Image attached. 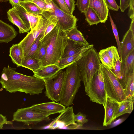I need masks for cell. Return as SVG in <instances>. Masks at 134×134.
<instances>
[{
	"label": "cell",
	"instance_id": "cell-15",
	"mask_svg": "<svg viewBox=\"0 0 134 134\" xmlns=\"http://www.w3.org/2000/svg\"><path fill=\"white\" fill-rule=\"evenodd\" d=\"M89 7L96 13L101 23H105L107 20L108 9L104 0H90Z\"/></svg>",
	"mask_w": 134,
	"mask_h": 134
},
{
	"label": "cell",
	"instance_id": "cell-7",
	"mask_svg": "<svg viewBox=\"0 0 134 134\" xmlns=\"http://www.w3.org/2000/svg\"><path fill=\"white\" fill-rule=\"evenodd\" d=\"M65 76V71L61 70L56 74L48 78L43 79L46 89V97L52 101H60Z\"/></svg>",
	"mask_w": 134,
	"mask_h": 134
},
{
	"label": "cell",
	"instance_id": "cell-49",
	"mask_svg": "<svg viewBox=\"0 0 134 134\" xmlns=\"http://www.w3.org/2000/svg\"><path fill=\"white\" fill-rule=\"evenodd\" d=\"M20 2H32V0H19Z\"/></svg>",
	"mask_w": 134,
	"mask_h": 134
},
{
	"label": "cell",
	"instance_id": "cell-24",
	"mask_svg": "<svg viewBox=\"0 0 134 134\" xmlns=\"http://www.w3.org/2000/svg\"><path fill=\"white\" fill-rule=\"evenodd\" d=\"M67 42V44L64 51L62 59L74 55L79 52L85 46L78 43L68 38Z\"/></svg>",
	"mask_w": 134,
	"mask_h": 134
},
{
	"label": "cell",
	"instance_id": "cell-25",
	"mask_svg": "<svg viewBox=\"0 0 134 134\" xmlns=\"http://www.w3.org/2000/svg\"><path fill=\"white\" fill-rule=\"evenodd\" d=\"M21 66L29 69L34 73L40 68L41 65L38 60L32 57H24Z\"/></svg>",
	"mask_w": 134,
	"mask_h": 134
},
{
	"label": "cell",
	"instance_id": "cell-39",
	"mask_svg": "<svg viewBox=\"0 0 134 134\" xmlns=\"http://www.w3.org/2000/svg\"><path fill=\"white\" fill-rule=\"evenodd\" d=\"M57 6L64 12L72 15L65 4L64 0H52Z\"/></svg>",
	"mask_w": 134,
	"mask_h": 134
},
{
	"label": "cell",
	"instance_id": "cell-22",
	"mask_svg": "<svg viewBox=\"0 0 134 134\" xmlns=\"http://www.w3.org/2000/svg\"><path fill=\"white\" fill-rule=\"evenodd\" d=\"M134 100L125 99L119 102V105L113 118V121L119 116L126 113L130 114L133 109Z\"/></svg>",
	"mask_w": 134,
	"mask_h": 134
},
{
	"label": "cell",
	"instance_id": "cell-26",
	"mask_svg": "<svg viewBox=\"0 0 134 134\" xmlns=\"http://www.w3.org/2000/svg\"><path fill=\"white\" fill-rule=\"evenodd\" d=\"M85 20L90 26L97 24L101 23L100 20L95 12L91 8L89 7L84 14Z\"/></svg>",
	"mask_w": 134,
	"mask_h": 134
},
{
	"label": "cell",
	"instance_id": "cell-41",
	"mask_svg": "<svg viewBox=\"0 0 134 134\" xmlns=\"http://www.w3.org/2000/svg\"><path fill=\"white\" fill-rule=\"evenodd\" d=\"M108 8L114 11H117L119 6L117 4L115 0H104Z\"/></svg>",
	"mask_w": 134,
	"mask_h": 134
},
{
	"label": "cell",
	"instance_id": "cell-30",
	"mask_svg": "<svg viewBox=\"0 0 134 134\" xmlns=\"http://www.w3.org/2000/svg\"><path fill=\"white\" fill-rule=\"evenodd\" d=\"M20 5L29 13L41 14L43 11L32 2H20Z\"/></svg>",
	"mask_w": 134,
	"mask_h": 134
},
{
	"label": "cell",
	"instance_id": "cell-48",
	"mask_svg": "<svg viewBox=\"0 0 134 134\" xmlns=\"http://www.w3.org/2000/svg\"><path fill=\"white\" fill-rule=\"evenodd\" d=\"M131 20L129 29L134 34V18Z\"/></svg>",
	"mask_w": 134,
	"mask_h": 134
},
{
	"label": "cell",
	"instance_id": "cell-27",
	"mask_svg": "<svg viewBox=\"0 0 134 134\" xmlns=\"http://www.w3.org/2000/svg\"><path fill=\"white\" fill-rule=\"evenodd\" d=\"M98 54L102 64L111 70L114 68L113 62L109 56L106 48L100 50Z\"/></svg>",
	"mask_w": 134,
	"mask_h": 134
},
{
	"label": "cell",
	"instance_id": "cell-44",
	"mask_svg": "<svg viewBox=\"0 0 134 134\" xmlns=\"http://www.w3.org/2000/svg\"><path fill=\"white\" fill-rule=\"evenodd\" d=\"M4 124H13L12 121H8L7 120L6 117L0 114V129H3V125Z\"/></svg>",
	"mask_w": 134,
	"mask_h": 134
},
{
	"label": "cell",
	"instance_id": "cell-3",
	"mask_svg": "<svg viewBox=\"0 0 134 134\" xmlns=\"http://www.w3.org/2000/svg\"><path fill=\"white\" fill-rule=\"evenodd\" d=\"M60 103L66 107L73 104L81 81L80 71L75 63L66 68Z\"/></svg>",
	"mask_w": 134,
	"mask_h": 134
},
{
	"label": "cell",
	"instance_id": "cell-42",
	"mask_svg": "<svg viewBox=\"0 0 134 134\" xmlns=\"http://www.w3.org/2000/svg\"><path fill=\"white\" fill-rule=\"evenodd\" d=\"M65 3L72 15L75 10L76 4L74 0H64Z\"/></svg>",
	"mask_w": 134,
	"mask_h": 134
},
{
	"label": "cell",
	"instance_id": "cell-21",
	"mask_svg": "<svg viewBox=\"0 0 134 134\" xmlns=\"http://www.w3.org/2000/svg\"><path fill=\"white\" fill-rule=\"evenodd\" d=\"M9 56L17 67L21 66L24 57L23 49L19 43L13 44L10 48Z\"/></svg>",
	"mask_w": 134,
	"mask_h": 134
},
{
	"label": "cell",
	"instance_id": "cell-45",
	"mask_svg": "<svg viewBox=\"0 0 134 134\" xmlns=\"http://www.w3.org/2000/svg\"><path fill=\"white\" fill-rule=\"evenodd\" d=\"M130 0H120L119 8L121 11L123 12L129 7Z\"/></svg>",
	"mask_w": 134,
	"mask_h": 134
},
{
	"label": "cell",
	"instance_id": "cell-9",
	"mask_svg": "<svg viewBox=\"0 0 134 134\" xmlns=\"http://www.w3.org/2000/svg\"><path fill=\"white\" fill-rule=\"evenodd\" d=\"M50 120L48 116L31 108L30 107L18 109L13 114L12 121L22 122L27 125H35Z\"/></svg>",
	"mask_w": 134,
	"mask_h": 134
},
{
	"label": "cell",
	"instance_id": "cell-20",
	"mask_svg": "<svg viewBox=\"0 0 134 134\" xmlns=\"http://www.w3.org/2000/svg\"><path fill=\"white\" fill-rule=\"evenodd\" d=\"M60 70L58 65L56 64L41 66L36 72L33 73L34 75L43 79L53 76Z\"/></svg>",
	"mask_w": 134,
	"mask_h": 134
},
{
	"label": "cell",
	"instance_id": "cell-4",
	"mask_svg": "<svg viewBox=\"0 0 134 134\" xmlns=\"http://www.w3.org/2000/svg\"><path fill=\"white\" fill-rule=\"evenodd\" d=\"M79 68L86 92L89 87L93 76L100 68L102 64L98 53L94 48L87 50L82 57L75 63Z\"/></svg>",
	"mask_w": 134,
	"mask_h": 134
},
{
	"label": "cell",
	"instance_id": "cell-11",
	"mask_svg": "<svg viewBox=\"0 0 134 134\" xmlns=\"http://www.w3.org/2000/svg\"><path fill=\"white\" fill-rule=\"evenodd\" d=\"M42 16L34 29L18 43L21 46L24 55L40 34L44 31L51 20L52 15H49L43 11Z\"/></svg>",
	"mask_w": 134,
	"mask_h": 134
},
{
	"label": "cell",
	"instance_id": "cell-40",
	"mask_svg": "<svg viewBox=\"0 0 134 134\" xmlns=\"http://www.w3.org/2000/svg\"><path fill=\"white\" fill-rule=\"evenodd\" d=\"M32 2L36 4L43 11L50 12L48 6L44 0H32Z\"/></svg>",
	"mask_w": 134,
	"mask_h": 134
},
{
	"label": "cell",
	"instance_id": "cell-8",
	"mask_svg": "<svg viewBox=\"0 0 134 134\" xmlns=\"http://www.w3.org/2000/svg\"><path fill=\"white\" fill-rule=\"evenodd\" d=\"M50 12L45 11L49 15L55 16L58 19L56 26L65 31L76 26L78 19L75 16L68 14L59 8L52 0H44Z\"/></svg>",
	"mask_w": 134,
	"mask_h": 134
},
{
	"label": "cell",
	"instance_id": "cell-10",
	"mask_svg": "<svg viewBox=\"0 0 134 134\" xmlns=\"http://www.w3.org/2000/svg\"><path fill=\"white\" fill-rule=\"evenodd\" d=\"M74 114L72 106L67 107L45 128L50 129H77L82 125H79L74 121Z\"/></svg>",
	"mask_w": 134,
	"mask_h": 134
},
{
	"label": "cell",
	"instance_id": "cell-1",
	"mask_svg": "<svg viewBox=\"0 0 134 134\" xmlns=\"http://www.w3.org/2000/svg\"><path fill=\"white\" fill-rule=\"evenodd\" d=\"M16 69L9 65L3 68L0 79L2 88L10 93L18 92L32 95L42 93L44 87L43 79L18 73Z\"/></svg>",
	"mask_w": 134,
	"mask_h": 134
},
{
	"label": "cell",
	"instance_id": "cell-18",
	"mask_svg": "<svg viewBox=\"0 0 134 134\" xmlns=\"http://www.w3.org/2000/svg\"><path fill=\"white\" fill-rule=\"evenodd\" d=\"M121 62V80L134 73V49Z\"/></svg>",
	"mask_w": 134,
	"mask_h": 134
},
{
	"label": "cell",
	"instance_id": "cell-23",
	"mask_svg": "<svg viewBox=\"0 0 134 134\" xmlns=\"http://www.w3.org/2000/svg\"><path fill=\"white\" fill-rule=\"evenodd\" d=\"M65 32L68 39L83 45L89 44L76 26L65 31Z\"/></svg>",
	"mask_w": 134,
	"mask_h": 134
},
{
	"label": "cell",
	"instance_id": "cell-47",
	"mask_svg": "<svg viewBox=\"0 0 134 134\" xmlns=\"http://www.w3.org/2000/svg\"><path fill=\"white\" fill-rule=\"evenodd\" d=\"M124 121L123 119H119L115 121L113 124L112 127H113L120 124Z\"/></svg>",
	"mask_w": 134,
	"mask_h": 134
},
{
	"label": "cell",
	"instance_id": "cell-50",
	"mask_svg": "<svg viewBox=\"0 0 134 134\" xmlns=\"http://www.w3.org/2000/svg\"><path fill=\"white\" fill-rule=\"evenodd\" d=\"M9 0H0V1L1 2H7Z\"/></svg>",
	"mask_w": 134,
	"mask_h": 134
},
{
	"label": "cell",
	"instance_id": "cell-36",
	"mask_svg": "<svg viewBox=\"0 0 134 134\" xmlns=\"http://www.w3.org/2000/svg\"><path fill=\"white\" fill-rule=\"evenodd\" d=\"M90 0H77L76 5L81 13L85 14L89 7Z\"/></svg>",
	"mask_w": 134,
	"mask_h": 134
},
{
	"label": "cell",
	"instance_id": "cell-13",
	"mask_svg": "<svg viewBox=\"0 0 134 134\" xmlns=\"http://www.w3.org/2000/svg\"><path fill=\"white\" fill-rule=\"evenodd\" d=\"M119 105V102L110 98L107 95L105 103L103 106L104 115L103 126H107L111 124Z\"/></svg>",
	"mask_w": 134,
	"mask_h": 134
},
{
	"label": "cell",
	"instance_id": "cell-37",
	"mask_svg": "<svg viewBox=\"0 0 134 134\" xmlns=\"http://www.w3.org/2000/svg\"><path fill=\"white\" fill-rule=\"evenodd\" d=\"M74 119L75 122H76L78 124L80 125H82L88 121L86 115L80 111L79 112L76 114H74Z\"/></svg>",
	"mask_w": 134,
	"mask_h": 134
},
{
	"label": "cell",
	"instance_id": "cell-46",
	"mask_svg": "<svg viewBox=\"0 0 134 134\" xmlns=\"http://www.w3.org/2000/svg\"><path fill=\"white\" fill-rule=\"evenodd\" d=\"M9 3L12 5V7L14 5L20 4V1L19 0H9Z\"/></svg>",
	"mask_w": 134,
	"mask_h": 134
},
{
	"label": "cell",
	"instance_id": "cell-38",
	"mask_svg": "<svg viewBox=\"0 0 134 134\" xmlns=\"http://www.w3.org/2000/svg\"><path fill=\"white\" fill-rule=\"evenodd\" d=\"M121 62L120 59H117L114 68L111 70L114 74L119 80L121 79Z\"/></svg>",
	"mask_w": 134,
	"mask_h": 134
},
{
	"label": "cell",
	"instance_id": "cell-14",
	"mask_svg": "<svg viewBox=\"0 0 134 134\" xmlns=\"http://www.w3.org/2000/svg\"><path fill=\"white\" fill-rule=\"evenodd\" d=\"M121 60H124L134 49V34L129 29L123 36L120 42Z\"/></svg>",
	"mask_w": 134,
	"mask_h": 134
},
{
	"label": "cell",
	"instance_id": "cell-35",
	"mask_svg": "<svg viewBox=\"0 0 134 134\" xmlns=\"http://www.w3.org/2000/svg\"><path fill=\"white\" fill-rule=\"evenodd\" d=\"M51 15L50 21L45 29L43 36L40 40V41L46 35L51 32L56 25L58 21L57 18L55 16L53 15Z\"/></svg>",
	"mask_w": 134,
	"mask_h": 134
},
{
	"label": "cell",
	"instance_id": "cell-6",
	"mask_svg": "<svg viewBox=\"0 0 134 134\" xmlns=\"http://www.w3.org/2000/svg\"><path fill=\"white\" fill-rule=\"evenodd\" d=\"M86 95L93 102L103 105L105 103L107 94L100 67L95 74L91 81Z\"/></svg>",
	"mask_w": 134,
	"mask_h": 134
},
{
	"label": "cell",
	"instance_id": "cell-43",
	"mask_svg": "<svg viewBox=\"0 0 134 134\" xmlns=\"http://www.w3.org/2000/svg\"><path fill=\"white\" fill-rule=\"evenodd\" d=\"M134 0H130L129 7V9L127 15L131 19L134 18Z\"/></svg>",
	"mask_w": 134,
	"mask_h": 134
},
{
	"label": "cell",
	"instance_id": "cell-5",
	"mask_svg": "<svg viewBox=\"0 0 134 134\" xmlns=\"http://www.w3.org/2000/svg\"><path fill=\"white\" fill-rule=\"evenodd\" d=\"M100 69L108 96L119 102L124 100L125 93L119 79L114 74L111 69L102 64Z\"/></svg>",
	"mask_w": 134,
	"mask_h": 134
},
{
	"label": "cell",
	"instance_id": "cell-32",
	"mask_svg": "<svg viewBox=\"0 0 134 134\" xmlns=\"http://www.w3.org/2000/svg\"><path fill=\"white\" fill-rule=\"evenodd\" d=\"M108 54L112 61L114 67L116 60L120 58L118 50L116 47L112 46L106 48Z\"/></svg>",
	"mask_w": 134,
	"mask_h": 134
},
{
	"label": "cell",
	"instance_id": "cell-33",
	"mask_svg": "<svg viewBox=\"0 0 134 134\" xmlns=\"http://www.w3.org/2000/svg\"><path fill=\"white\" fill-rule=\"evenodd\" d=\"M108 14L112 26L113 32L114 35L118 46V51L120 56L121 55V44L119 41L118 31L115 24L112 19L109 10L108 11Z\"/></svg>",
	"mask_w": 134,
	"mask_h": 134
},
{
	"label": "cell",
	"instance_id": "cell-16",
	"mask_svg": "<svg viewBox=\"0 0 134 134\" xmlns=\"http://www.w3.org/2000/svg\"><path fill=\"white\" fill-rule=\"evenodd\" d=\"M17 35V32L11 25L0 19V43H8Z\"/></svg>",
	"mask_w": 134,
	"mask_h": 134
},
{
	"label": "cell",
	"instance_id": "cell-28",
	"mask_svg": "<svg viewBox=\"0 0 134 134\" xmlns=\"http://www.w3.org/2000/svg\"><path fill=\"white\" fill-rule=\"evenodd\" d=\"M44 31H43L35 40L29 50L24 55V57H27L32 58L33 57L40 44V40L43 36Z\"/></svg>",
	"mask_w": 134,
	"mask_h": 134
},
{
	"label": "cell",
	"instance_id": "cell-34",
	"mask_svg": "<svg viewBox=\"0 0 134 134\" xmlns=\"http://www.w3.org/2000/svg\"><path fill=\"white\" fill-rule=\"evenodd\" d=\"M27 14L30 25V30L31 31L36 25L42 15L28 12Z\"/></svg>",
	"mask_w": 134,
	"mask_h": 134
},
{
	"label": "cell",
	"instance_id": "cell-19",
	"mask_svg": "<svg viewBox=\"0 0 134 134\" xmlns=\"http://www.w3.org/2000/svg\"><path fill=\"white\" fill-rule=\"evenodd\" d=\"M9 20L17 26L19 29V33L28 32L30 30L20 18L14 7L9 10L7 12Z\"/></svg>",
	"mask_w": 134,
	"mask_h": 134
},
{
	"label": "cell",
	"instance_id": "cell-29",
	"mask_svg": "<svg viewBox=\"0 0 134 134\" xmlns=\"http://www.w3.org/2000/svg\"><path fill=\"white\" fill-rule=\"evenodd\" d=\"M13 7H14L20 18L28 29L30 30V25L27 12L23 7L20 4L15 5Z\"/></svg>",
	"mask_w": 134,
	"mask_h": 134
},
{
	"label": "cell",
	"instance_id": "cell-12",
	"mask_svg": "<svg viewBox=\"0 0 134 134\" xmlns=\"http://www.w3.org/2000/svg\"><path fill=\"white\" fill-rule=\"evenodd\" d=\"M30 107L46 116L52 114L60 113L66 108L65 106L54 101L35 104Z\"/></svg>",
	"mask_w": 134,
	"mask_h": 134
},
{
	"label": "cell",
	"instance_id": "cell-31",
	"mask_svg": "<svg viewBox=\"0 0 134 134\" xmlns=\"http://www.w3.org/2000/svg\"><path fill=\"white\" fill-rule=\"evenodd\" d=\"M47 44L41 42L40 44L32 58L38 60L40 62L44 57L46 53Z\"/></svg>",
	"mask_w": 134,
	"mask_h": 134
},
{
	"label": "cell",
	"instance_id": "cell-51",
	"mask_svg": "<svg viewBox=\"0 0 134 134\" xmlns=\"http://www.w3.org/2000/svg\"><path fill=\"white\" fill-rule=\"evenodd\" d=\"M3 90V88H2L0 89V91H2Z\"/></svg>",
	"mask_w": 134,
	"mask_h": 134
},
{
	"label": "cell",
	"instance_id": "cell-2",
	"mask_svg": "<svg viewBox=\"0 0 134 134\" xmlns=\"http://www.w3.org/2000/svg\"><path fill=\"white\" fill-rule=\"evenodd\" d=\"M65 31L56 26L40 41L47 44L46 54L40 63L41 66L52 64L58 65L62 58L67 43Z\"/></svg>",
	"mask_w": 134,
	"mask_h": 134
},
{
	"label": "cell",
	"instance_id": "cell-17",
	"mask_svg": "<svg viewBox=\"0 0 134 134\" xmlns=\"http://www.w3.org/2000/svg\"><path fill=\"white\" fill-rule=\"evenodd\" d=\"M93 44H88L85 46L82 49L74 55L62 59L58 65L60 70H62L69 66L75 63L90 48L93 47Z\"/></svg>",
	"mask_w": 134,
	"mask_h": 134
}]
</instances>
